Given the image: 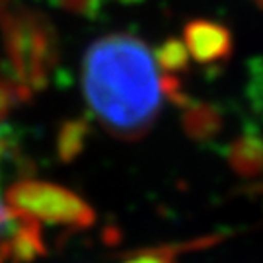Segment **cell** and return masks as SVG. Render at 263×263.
<instances>
[{"label":"cell","mask_w":263,"mask_h":263,"mask_svg":"<svg viewBox=\"0 0 263 263\" xmlns=\"http://www.w3.org/2000/svg\"><path fill=\"white\" fill-rule=\"evenodd\" d=\"M82 84L88 107L107 131L137 141L162 109V76L148 45L131 33H109L84 55Z\"/></svg>","instance_id":"6da1fadb"},{"label":"cell","mask_w":263,"mask_h":263,"mask_svg":"<svg viewBox=\"0 0 263 263\" xmlns=\"http://www.w3.org/2000/svg\"><path fill=\"white\" fill-rule=\"evenodd\" d=\"M4 201L20 218L68 228H86L94 222V211L70 189L55 183L24 179L6 189Z\"/></svg>","instance_id":"7a4b0ae2"},{"label":"cell","mask_w":263,"mask_h":263,"mask_svg":"<svg viewBox=\"0 0 263 263\" xmlns=\"http://www.w3.org/2000/svg\"><path fill=\"white\" fill-rule=\"evenodd\" d=\"M6 55L22 84L41 88L55 61L53 29L37 14H16L6 24Z\"/></svg>","instance_id":"3957f363"},{"label":"cell","mask_w":263,"mask_h":263,"mask_svg":"<svg viewBox=\"0 0 263 263\" xmlns=\"http://www.w3.org/2000/svg\"><path fill=\"white\" fill-rule=\"evenodd\" d=\"M183 43L191 59L203 66L226 63L234 51L230 29L213 20H191L183 28Z\"/></svg>","instance_id":"277c9868"},{"label":"cell","mask_w":263,"mask_h":263,"mask_svg":"<svg viewBox=\"0 0 263 263\" xmlns=\"http://www.w3.org/2000/svg\"><path fill=\"white\" fill-rule=\"evenodd\" d=\"M10 141H12L10 129L0 127V162L8 151ZM35 234H37V222L14 215L2 197V191H0V259L8 252L16 254L20 259L33 257L39 250V242Z\"/></svg>","instance_id":"5b68a950"},{"label":"cell","mask_w":263,"mask_h":263,"mask_svg":"<svg viewBox=\"0 0 263 263\" xmlns=\"http://www.w3.org/2000/svg\"><path fill=\"white\" fill-rule=\"evenodd\" d=\"M226 160L240 178H263V135L254 123H248L244 133L226 146Z\"/></svg>","instance_id":"8992f818"},{"label":"cell","mask_w":263,"mask_h":263,"mask_svg":"<svg viewBox=\"0 0 263 263\" xmlns=\"http://www.w3.org/2000/svg\"><path fill=\"white\" fill-rule=\"evenodd\" d=\"M181 127L191 141L211 142L224 129V113L215 104L191 100V104L183 107Z\"/></svg>","instance_id":"52a82bcc"},{"label":"cell","mask_w":263,"mask_h":263,"mask_svg":"<svg viewBox=\"0 0 263 263\" xmlns=\"http://www.w3.org/2000/svg\"><path fill=\"white\" fill-rule=\"evenodd\" d=\"M154 61L166 74L178 76L179 72H185L189 68L191 55L181 39L170 37L154 51Z\"/></svg>","instance_id":"ba28073f"},{"label":"cell","mask_w":263,"mask_h":263,"mask_svg":"<svg viewBox=\"0 0 263 263\" xmlns=\"http://www.w3.org/2000/svg\"><path fill=\"white\" fill-rule=\"evenodd\" d=\"M246 100L250 109L263 125V59L255 57L248 61V80H246Z\"/></svg>","instance_id":"9c48e42d"},{"label":"cell","mask_w":263,"mask_h":263,"mask_svg":"<svg viewBox=\"0 0 263 263\" xmlns=\"http://www.w3.org/2000/svg\"><path fill=\"white\" fill-rule=\"evenodd\" d=\"M82 139H84V127L82 123H68L65 133L61 135V152L63 156H74L76 152L82 148Z\"/></svg>","instance_id":"30bf717a"},{"label":"cell","mask_w":263,"mask_h":263,"mask_svg":"<svg viewBox=\"0 0 263 263\" xmlns=\"http://www.w3.org/2000/svg\"><path fill=\"white\" fill-rule=\"evenodd\" d=\"M57 4L68 12H74L78 16L98 18V14L102 12L104 0H57Z\"/></svg>","instance_id":"8fae6325"},{"label":"cell","mask_w":263,"mask_h":263,"mask_svg":"<svg viewBox=\"0 0 263 263\" xmlns=\"http://www.w3.org/2000/svg\"><path fill=\"white\" fill-rule=\"evenodd\" d=\"M123 263H174V252L172 250H146L131 255Z\"/></svg>","instance_id":"7c38bea8"},{"label":"cell","mask_w":263,"mask_h":263,"mask_svg":"<svg viewBox=\"0 0 263 263\" xmlns=\"http://www.w3.org/2000/svg\"><path fill=\"white\" fill-rule=\"evenodd\" d=\"M119 4H125V6H135V4H141L144 0H117Z\"/></svg>","instance_id":"4fadbf2b"},{"label":"cell","mask_w":263,"mask_h":263,"mask_svg":"<svg viewBox=\"0 0 263 263\" xmlns=\"http://www.w3.org/2000/svg\"><path fill=\"white\" fill-rule=\"evenodd\" d=\"M254 2H255V4H259V6L263 8V0H254Z\"/></svg>","instance_id":"5bb4252c"},{"label":"cell","mask_w":263,"mask_h":263,"mask_svg":"<svg viewBox=\"0 0 263 263\" xmlns=\"http://www.w3.org/2000/svg\"><path fill=\"white\" fill-rule=\"evenodd\" d=\"M6 4V0H0V10H2V6Z\"/></svg>","instance_id":"9a60e30c"}]
</instances>
